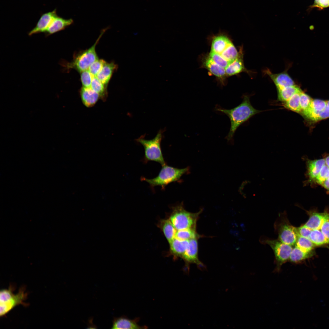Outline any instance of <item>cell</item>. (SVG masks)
Masks as SVG:
<instances>
[{"label": "cell", "mask_w": 329, "mask_h": 329, "mask_svg": "<svg viewBox=\"0 0 329 329\" xmlns=\"http://www.w3.org/2000/svg\"><path fill=\"white\" fill-rule=\"evenodd\" d=\"M169 244L172 253L182 257L188 247L189 240H181L175 238Z\"/></svg>", "instance_id": "44dd1931"}, {"label": "cell", "mask_w": 329, "mask_h": 329, "mask_svg": "<svg viewBox=\"0 0 329 329\" xmlns=\"http://www.w3.org/2000/svg\"><path fill=\"white\" fill-rule=\"evenodd\" d=\"M265 243L273 249L275 256L276 271H280L282 265L289 260L292 249L291 246L285 244L278 240L267 239Z\"/></svg>", "instance_id": "52a82bcc"}, {"label": "cell", "mask_w": 329, "mask_h": 329, "mask_svg": "<svg viewBox=\"0 0 329 329\" xmlns=\"http://www.w3.org/2000/svg\"><path fill=\"white\" fill-rule=\"evenodd\" d=\"M162 166L158 175L156 177L148 179L142 177L141 180L148 183L151 188L159 186L163 189L169 184L180 181L181 177L183 175L189 173L190 171L189 167L180 169L166 164Z\"/></svg>", "instance_id": "3957f363"}, {"label": "cell", "mask_w": 329, "mask_h": 329, "mask_svg": "<svg viewBox=\"0 0 329 329\" xmlns=\"http://www.w3.org/2000/svg\"><path fill=\"white\" fill-rule=\"evenodd\" d=\"M201 62L202 68L206 69L215 76L221 86L225 85L227 77L225 68L216 63L210 57L208 54L203 56Z\"/></svg>", "instance_id": "9c48e42d"}, {"label": "cell", "mask_w": 329, "mask_h": 329, "mask_svg": "<svg viewBox=\"0 0 329 329\" xmlns=\"http://www.w3.org/2000/svg\"><path fill=\"white\" fill-rule=\"evenodd\" d=\"M80 73L81 81L83 87H91L92 80L94 76L88 69Z\"/></svg>", "instance_id": "d590c367"}, {"label": "cell", "mask_w": 329, "mask_h": 329, "mask_svg": "<svg viewBox=\"0 0 329 329\" xmlns=\"http://www.w3.org/2000/svg\"><path fill=\"white\" fill-rule=\"evenodd\" d=\"M309 239L315 246H321L329 243L320 229L312 230Z\"/></svg>", "instance_id": "83f0119b"}, {"label": "cell", "mask_w": 329, "mask_h": 329, "mask_svg": "<svg viewBox=\"0 0 329 329\" xmlns=\"http://www.w3.org/2000/svg\"><path fill=\"white\" fill-rule=\"evenodd\" d=\"M314 254L312 251L306 252L298 246L292 249L289 260L293 263H297L312 256Z\"/></svg>", "instance_id": "7402d4cb"}, {"label": "cell", "mask_w": 329, "mask_h": 329, "mask_svg": "<svg viewBox=\"0 0 329 329\" xmlns=\"http://www.w3.org/2000/svg\"><path fill=\"white\" fill-rule=\"evenodd\" d=\"M327 106L329 109V100L326 101Z\"/></svg>", "instance_id": "7bdbcfd3"}, {"label": "cell", "mask_w": 329, "mask_h": 329, "mask_svg": "<svg viewBox=\"0 0 329 329\" xmlns=\"http://www.w3.org/2000/svg\"><path fill=\"white\" fill-rule=\"evenodd\" d=\"M302 90L297 92L284 102V106L288 109L298 113L301 112L300 104V94Z\"/></svg>", "instance_id": "484cf974"}, {"label": "cell", "mask_w": 329, "mask_h": 329, "mask_svg": "<svg viewBox=\"0 0 329 329\" xmlns=\"http://www.w3.org/2000/svg\"><path fill=\"white\" fill-rule=\"evenodd\" d=\"M243 47H240L238 54L236 59L225 68L227 77L237 75L242 72L249 74L250 71L245 67L243 60Z\"/></svg>", "instance_id": "30bf717a"}, {"label": "cell", "mask_w": 329, "mask_h": 329, "mask_svg": "<svg viewBox=\"0 0 329 329\" xmlns=\"http://www.w3.org/2000/svg\"><path fill=\"white\" fill-rule=\"evenodd\" d=\"M117 68V66L113 62L106 63L96 76L105 85L109 82L112 74Z\"/></svg>", "instance_id": "d6986e66"}, {"label": "cell", "mask_w": 329, "mask_h": 329, "mask_svg": "<svg viewBox=\"0 0 329 329\" xmlns=\"http://www.w3.org/2000/svg\"><path fill=\"white\" fill-rule=\"evenodd\" d=\"M200 235L195 231V228H189L177 230L175 238L181 240H189L197 238Z\"/></svg>", "instance_id": "4316f807"}, {"label": "cell", "mask_w": 329, "mask_h": 329, "mask_svg": "<svg viewBox=\"0 0 329 329\" xmlns=\"http://www.w3.org/2000/svg\"><path fill=\"white\" fill-rule=\"evenodd\" d=\"M197 239L189 240L188 247L182 257L188 264H194L200 267H203L204 265L198 257Z\"/></svg>", "instance_id": "5bb4252c"}, {"label": "cell", "mask_w": 329, "mask_h": 329, "mask_svg": "<svg viewBox=\"0 0 329 329\" xmlns=\"http://www.w3.org/2000/svg\"><path fill=\"white\" fill-rule=\"evenodd\" d=\"M162 133L163 131L160 130L155 137L151 140H145L142 136L136 140L144 147L143 161L145 163L152 161L158 162L162 166L166 164L161 147Z\"/></svg>", "instance_id": "277c9868"}, {"label": "cell", "mask_w": 329, "mask_h": 329, "mask_svg": "<svg viewBox=\"0 0 329 329\" xmlns=\"http://www.w3.org/2000/svg\"><path fill=\"white\" fill-rule=\"evenodd\" d=\"M312 99L308 94L303 92H301L300 97V104L302 114L307 110L309 107Z\"/></svg>", "instance_id": "d6a6232c"}, {"label": "cell", "mask_w": 329, "mask_h": 329, "mask_svg": "<svg viewBox=\"0 0 329 329\" xmlns=\"http://www.w3.org/2000/svg\"><path fill=\"white\" fill-rule=\"evenodd\" d=\"M324 158L326 164L329 168V155L326 156Z\"/></svg>", "instance_id": "b9f144b4"}, {"label": "cell", "mask_w": 329, "mask_h": 329, "mask_svg": "<svg viewBox=\"0 0 329 329\" xmlns=\"http://www.w3.org/2000/svg\"><path fill=\"white\" fill-rule=\"evenodd\" d=\"M161 226L164 234L170 243L175 238L177 230L174 227L169 219L162 221Z\"/></svg>", "instance_id": "d4e9b609"}, {"label": "cell", "mask_w": 329, "mask_h": 329, "mask_svg": "<svg viewBox=\"0 0 329 329\" xmlns=\"http://www.w3.org/2000/svg\"><path fill=\"white\" fill-rule=\"evenodd\" d=\"M327 107L326 101L319 99H312L310 106L307 110L318 112L324 110Z\"/></svg>", "instance_id": "1f68e13d"}, {"label": "cell", "mask_w": 329, "mask_h": 329, "mask_svg": "<svg viewBox=\"0 0 329 329\" xmlns=\"http://www.w3.org/2000/svg\"><path fill=\"white\" fill-rule=\"evenodd\" d=\"M200 213H193L186 211L181 204L173 208L169 220L177 230L195 228L196 223Z\"/></svg>", "instance_id": "8992f818"}, {"label": "cell", "mask_w": 329, "mask_h": 329, "mask_svg": "<svg viewBox=\"0 0 329 329\" xmlns=\"http://www.w3.org/2000/svg\"><path fill=\"white\" fill-rule=\"evenodd\" d=\"M238 54V51L232 42L220 55L227 61L229 64L235 60Z\"/></svg>", "instance_id": "f1b7e54d"}, {"label": "cell", "mask_w": 329, "mask_h": 329, "mask_svg": "<svg viewBox=\"0 0 329 329\" xmlns=\"http://www.w3.org/2000/svg\"><path fill=\"white\" fill-rule=\"evenodd\" d=\"M208 55L216 63L225 68L229 64V63L221 55L218 54L210 51Z\"/></svg>", "instance_id": "8d00e7d4"}, {"label": "cell", "mask_w": 329, "mask_h": 329, "mask_svg": "<svg viewBox=\"0 0 329 329\" xmlns=\"http://www.w3.org/2000/svg\"><path fill=\"white\" fill-rule=\"evenodd\" d=\"M80 95L83 103L87 107H90L94 105L100 96L91 87H83L81 89Z\"/></svg>", "instance_id": "ac0fdd59"}, {"label": "cell", "mask_w": 329, "mask_h": 329, "mask_svg": "<svg viewBox=\"0 0 329 329\" xmlns=\"http://www.w3.org/2000/svg\"><path fill=\"white\" fill-rule=\"evenodd\" d=\"M137 320H131L124 316L114 317L112 320V325L111 328L142 329L146 328V326H142L139 325Z\"/></svg>", "instance_id": "e0dca14e"}, {"label": "cell", "mask_w": 329, "mask_h": 329, "mask_svg": "<svg viewBox=\"0 0 329 329\" xmlns=\"http://www.w3.org/2000/svg\"><path fill=\"white\" fill-rule=\"evenodd\" d=\"M309 214V218L304 225L312 230L320 229L324 219L325 212L323 213L310 212Z\"/></svg>", "instance_id": "ffe728a7"}, {"label": "cell", "mask_w": 329, "mask_h": 329, "mask_svg": "<svg viewBox=\"0 0 329 329\" xmlns=\"http://www.w3.org/2000/svg\"><path fill=\"white\" fill-rule=\"evenodd\" d=\"M106 62L103 59H98L91 64L88 70L94 76H96Z\"/></svg>", "instance_id": "836d02e7"}, {"label": "cell", "mask_w": 329, "mask_h": 329, "mask_svg": "<svg viewBox=\"0 0 329 329\" xmlns=\"http://www.w3.org/2000/svg\"><path fill=\"white\" fill-rule=\"evenodd\" d=\"M320 230L329 242V212H325L324 219Z\"/></svg>", "instance_id": "74e56055"}, {"label": "cell", "mask_w": 329, "mask_h": 329, "mask_svg": "<svg viewBox=\"0 0 329 329\" xmlns=\"http://www.w3.org/2000/svg\"><path fill=\"white\" fill-rule=\"evenodd\" d=\"M296 230L298 236L300 235L309 239L312 230L304 225L296 228Z\"/></svg>", "instance_id": "f35d334b"}, {"label": "cell", "mask_w": 329, "mask_h": 329, "mask_svg": "<svg viewBox=\"0 0 329 329\" xmlns=\"http://www.w3.org/2000/svg\"><path fill=\"white\" fill-rule=\"evenodd\" d=\"M232 42L226 33L221 32L213 37L210 51L221 55Z\"/></svg>", "instance_id": "9a60e30c"}, {"label": "cell", "mask_w": 329, "mask_h": 329, "mask_svg": "<svg viewBox=\"0 0 329 329\" xmlns=\"http://www.w3.org/2000/svg\"><path fill=\"white\" fill-rule=\"evenodd\" d=\"M306 164L308 178L306 183L314 184L315 179L325 164V160L324 158L314 160L306 159Z\"/></svg>", "instance_id": "7c38bea8"}, {"label": "cell", "mask_w": 329, "mask_h": 329, "mask_svg": "<svg viewBox=\"0 0 329 329\" xmlns=\"http://www.w3.org/2000/svg\"><path fill=\"white\" fill-rule=\"evenodd\" d=\"M301 90L300 88L295 85L277 90L278 100L285 102L295 94Z\"/></svg>", "instance_id": "cb8c5ba5"}, {"label": "cell", "mask_w": 329, "mask_h": 329, "mask_svg": "<svg viewBox=\"0 0 329 329\" xmlns=\"http://www.w3.org/2000/svg\"><path fill=\"white\" fill-rule=\"evenodd\" d=\"M302 114L307 119L313 122H317L329 118V109L327 107L324 110L318 112L307 110Z\"/></svg>", "instance_id": "603a6c76"}, {"label": "cell", "mask_w": 329, "mask_h": 329, "mask_svg": "<svg viewBox=\"0 0 329 329\" xmlns=\"http://www.w3.org/2000/svg\"><path fill=\"white\" fill-rule=\"evenodd\" d=\"M265 71L273 81L277 90L295 85L294 81L287 71L277 74L273 73L268 69Z\"/></svg>", "instance_id": "4fadbf2b"}, {"label": "cell", "mask_w": 329, "mask_h": 329, "mask_svg": "<svg viewBox=\"0 0 329 329\" xmlns=\"http://www.w3.org/2000/svg\"><path fill=\"white\" fill-rule=\"evenodd\" d=\"M329 7V0H314L312 7L320 9Z\"/></svg>", "instance_id": "ab89813d"}, {"label": "cell", "mask_w": 329, "mask_h": 329, "mask_svg": "<svg viewBox=\"0 0 329 329\" xmlns=\"http://www.w3.org/2000/svg\"><path fill=\"white\" fill-rule=\"evenodd\" d=\"M73 23V20L72 19H65L57 15L44 33L46 36H48L64 30Z\"/></svg>", "instance_id": "2e32d148"}, {"label": "cell", "mask_w": 329, "mask_h": 329, "mask_svg": "<svg viewBox=\"0 0 329 329\" xmlns=\"http://www.w3.org/2000/svg\"><path fill=\"white\" fill-rule=\"evenodd\" d=\"M215 110L226 115L230 119V127L225 139L231 144L233 142L234 135L238 128L252 116L260 111L253 107L249 97L246 95L243 97L242 103L233 108L226 109L217 105L215 108Z\"/></svg>", "instance_id": "6da1fadb"}, {"label": "cell", "mask_w": 329, "mask_h": 329, "mask_svg": "<svg viewBox=\"0 0 329 329\" xmlns=\"http://www.w3.org/2000/svg\"><path fill=\"white\" fill-rule=\"evenodd\" d=\"M56 9L42 14L35 26L28 33L29 36L40 33H44L57 14Z\"/></svg>", "instance_id": "8fae6325"}, {"label": "cell", "mask_w": 329, "mask_h": 329, "mask_svg": "<svg viewBox=\"0 0 329 329\" xmlns=\"http://www.w3.org/2000/svg\"><path fill=\"white\" fill-rule=\"evenodd\" d=\"M296 246L306 252L312 251L315 246L309 239L300 235L297 236Z\"/></svg>", "instance_id": "f546056e"}, {"label": "cell", "mask_w": 329, "mask_h": 329, "mask_svg": "<svg viewBox=\"0 0 329 329\" xmlns=\"http://www.w3.org/2000/svg\"><path fill=\"white\" fill-rule=\"evenodd\" d=\"M329 177V168L325 164L318 175L315 179L314 184L320 185Z\"/></svg>", "instance_id": "e575fe53"}, {"label": "cell", "mask_w": 329, "mask_h": 329, "mask_svg": "<svg viewBox=\"0 0 329 329\" xmlns=\"http://www.w3.org/2000/svg\"><path fill=\"white\" fill-rule=\"evenodd\" d=\"M105 31V29L102 30L95 43L90 48L78 54L71 62H62V65L66 69H74L80 73L88 70L91 64L98 59L95 48Z\"/></svg>", "instance_id": "5b68a950"}, {"label": "cell", "mask_w": 329, "mask_h": 329, "mask_svg": "<svg viewBox=\"0 0 329 329\" xmlns=\"http://www.w3.org/2000/svg\"><path fill=\"white\" fill-rule=\"evenodd\" d=\"M15 287L10 285L8 289H3L0 291V316H5L16 306L21 305L27 306L28 305L24 302L27 297L28 293L24 286L19 289L17 293L14 294Z\"/></svg>", "instance_id": "7a4b0ae2"}, {"label": "cell", "mask_w": 329, "mask_h": 329, "mask_svg": "<svg viewBox=\"0 0 329 329\" xmlns=\"http://www.w3.org/2000/svg\"><path fill=\"white\" fill-rule=\"evenodd\" d=\"M91 87L101 96H104L106 93L105 85L102 83L96 76H94L93 78Z\"/></svg>", "instance_id": "4dcf8cb0"}, {"label": "cell", "mask_w": 329, "mask_h": 329, "mask_svg": "<svg viewBox=\"0 0 329 329\" xmlns=\"http://www.w3.org/2000/svg\"><path fill=\"white\" fill-rule=\"evenodd\" d=\"M276 225L279 240L291 246L296 244L298 236L296 228L290 224L285 219H282Z\"/></svg>", "instance_id": "ba28073f"}, {"label": "cell", "mask_w": 329, "mask_h": 329, "mask_svg": "<svg viewBox=\"0 0 329 329\" xmlns=\"http://www.w3.org/2000/svg\"><path fill=\"white\" fill-rule=\"evenodd\" d=\"M320 186H322L329 192V177L323 182Z\"/></svg>", "instance_id": "60d3db41"}]
</instances>
